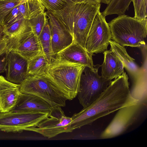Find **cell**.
<instances>
[{"instance_id": "e575fe53", "label": "cell", "mask_w": 147, "mask_h": 147, "mask_svg": "<svg viewBox=\"0 0 147 147\" xmlns=\"http://www.w3.org/2000/svg\"><path fill=\"white\" fill-rule=\"evenodd\" d=\"M24 0H0V1H21Z\"/></svg>"}, {"instance_id": "e0dca14e", "label": "cell", "mask_w": 147, "mask_h": 147, "mask_svg": "<svg viewBox=\"0 0 147 147\" xmlns=\"http://www.w3.org/2000/svg\"><path fill=\"white\" fill-rule=\"evenodd\" d=\"M103 53L104 59L101 65V76L102 77L111 80L124 72L123 63L112 51L107 50Z\"/></svg>"}, {"instance_id": "8992f818", "label": "cell", "mask_w": 147, "mask_h": 147, "mask_svg": "<svg viewBox=\"0 0 147 147\" xmlns=\"http://www.w3.org/2000/svg\"><path fill=\"white\" fill-rule=\"evenodd\" d=\"M20 90L22 93L40 97L52 107H65L68 100L48 74L28 75L20 84Z\"/></svg>"}, {"instance_id": "f546056e", "label": "cell", "mask_w": 147, "mask_h": 147, "mask_svg": "<svg viewBox=\"0 0 147 147\" xmlns=\"http://www.w3.org/2000/svg\"><path fill=\"white\" fill-rule=\"evenodd\" d=\"M8 38L7 36L0 42V55L6 53Z\"/></svg>"}, {"instance_id": "1f68e13d", "label": "cell", "mask_w": 147, "mask_h": 147, "mask_svg": "<svg viewBox=\"0 0 147 147\" xmlns=\"http://www.w3.org/2000/svg\"><path fill=\"white\" fill-rule=\"evenodd\" d=\"M4 30L3 25L0 22V42L7 36L4 33Z\"/></svg>"}, {"instance_id": "44dd1931", "label": "cell", "mask_w": 147, "mask_h": 147, "mask_svg": "<svg viewBox=\"0 0 147 147\" xmlns=\"http://www.w3.org/2000/svg\"><path fill=\"white\" fill-rule=\"evenodd\" d=\"M38 37L43 52L50 63L53 55L52 48L50 28L47 17L43 28Z\"/></svg>"}, {"instance_id": "9a60e30c", "label": "cell", "mask_w": 147, "mask_h": 147, "mask_svg": "<svg viewBox=\"0 0 147 147\" xmlns=\"http://www.w3.org/2000/svg\"><path fill=\"white\" fill-rule=\"evenodd\" d=\"M20 84L7 80L0 76V112H9L16 105L21 92Z\"/></svg>"}, {"instance_id": "4316f807", "label": "cell", "mask_w": 147, "mask_h": 147, "mask_svg": "<svg viewBox=\"0 0 147 147\" xmlns=\"http://www.w3.org/2000/svg\"><path fill=\"white\" fill-rule=\"evenodd\" d=\"M23 1H0V22L3 25L4 19L5 16L13 8L19 5Z\"/></svg>"}, {"instance_id": "603a6c76", "label": "cell", "mask_w": 147, "mask_h": 147, "mask_svg": "<svg viewBox=\"0 0 147 147\" xmlns=\"http://www.w3.org/2000/svg\"><path fill=\"white\" fill-rule=\"evenodd\" d=\"M47 18L46 11H45L28 20L32 32L38 37L43 28Z\"/></svg>"}, {"instance_id": "52a82bcc", "label": "cell", "mask_w": 147, "mask_h": 147, "mask_svg": "<svg viewBox=\"0 0 147 147\" xmlns=\"http://www.w3.org/2000/svg\"><path fill=\"white\" fill-rule=\"evenodd\" d=\"M99 67L92 69L85 66L82 72L77 95L83 108L88 107L98 98L112 81L98 75Z\"/></svg>"}, {"instance_id": "7c38bea8", "label": "cell", "mask_w": 147, "mask_h": 147, "mask_svg": "<svg viewBox=\"0 0 147 147\" xmlns=\"http://www.w3.org/2000/svg\"><path fill=\"white\" fill-rule=\"evenodd\" d=\"M46 11L50 26L52 50L54 55L71 44L74 39L51 12Z\"/></svg>"}, {"instance_id": "83f0119b", "label": "cell", "mask_w": 147, "mask_h": 147, "mask_svg": "<svg viewBox=\"0 0 147 147\" xmlns=\"http://www.w3.org/2000/svg\"><path fill=\"white\" fill-rule=\"evenodd\" d=\"M46 9L50 12L64 8L67 5L63 0H40Z\"/></svg>"}, {"instance_id": "4dcf8cb0", "label": "cell", "mask_w": 147, "mask_h": 147, "mask_svg": "<svg viewBox=\"0 0 147 147\" xmlns=\"http://www.w3.org/2000/svg\"><path fill=\"white\" fill-rule=\"evenodd\" d=\"M67 4H71L76 3L90 2L88 0H63Z\"/></svg>"}, {"instance_id": "7a4b0ae2", "label": "cell", "mask_w": 147, "mask_h": 147, "mask_svg": "<svg viewBox=\"0 0 147 147\" xmlns=\"http://www.w3.org/2000/svg\"><path fill=\"white\" fill-rule=\"evenodd\" d=\"M100 5V3L90 2L67 4L61 10L51 12L74 40L85 48L88 34Z\"/></svg>"}, {"instance_id": "ffe728a7", "label": "cell", "mask_w": 147, "mask_h": 147, "mask_svg": "<svg viewBox=\"0 0 147 147\" xmlns=\"http://www.w3.org/2000/svg\"><path fill=\"white\" fill-rule=\"evenodd\" d=\"M49 62L43 52L28 61V75L42 76L48 74Z\"/></svg>"}, {"instance_id": "6da1fadb", "label": "cell", "mask_w": 147, "mask_h": 147, "mask_svg": "<svg viewBox=\"0 0 147 147\" xmlns=\"http://www.w3.org/2000/svg\"><path fill=\"white\" fill-rule=\"evenodd\" d=\"M128 77L125 72L113 81L99 97L88 107L71 117L74 130L90 125L97 119L126 106L137 103L131 96Z\"/></svg>"}, {"instance_id": "484cf974", "label": "cell", "mask_w": 147, "mask_h": 147, "mask_svg": "<svg viewBox=\"0 0 147 147\" xmlns=\"http://www.w3.org/2000/svg\"><path fill=\"white\" fill-rule=\"evenodd\" d=\"M22 19H24L20 12L17 5L13 8L5 17L3 25L4 28H5L16 21Z\"/></svg>"}, {"instance_id": "cb8c5ba5", "label": "cell", "mask_w": 147, "mask_h": 147, "mask_svg": "<svg viewBox=\"0 0 147 147\" xmlns=\"http://www.w3.org/2000/svg\"><path fill=\"white\" fill-rule=\"evenodd\" d=\"M29 26L28 20L22 19L16 21L9 27L4 28V32L7 37H12Z\"/></svg>"}, {"instance_id": "277c9868", "label": "cell", "mask_w": 147, "mask_h": 147, "mask_svg": "<svg viewBox=\"0 0 147 147\" xmlns=\"http://www.w3.org/2000/svg\"><path fill=\"white\" fill-rule=\"evenodd\" d=\"M85 66L67 61L55 54L49 63L48 75L67 99L71 100L77 96L81 75Z\"/></svg>"}, {"instance_id": "9c48e42d", "label": "cell", "mask_w": 147, "mask_h": 147, "mask_svg": "<svg viewBox=\"0 0 147 147\" xmlns=\"http://www.w3.org/2000/svg\"><path fill=\"white\" fill-rule=\"evenodd\" d=\"M61 107H53L48 116L36 125L25 130L39 133L48 138H53L63 133L73 131L71 128V117L66 116Z\"/></svg>"}, {"instance_id": "d4e9b609", "label": "cell", "mask_w": 147, "mask_h": 147, "mask_svg": "<svg viewBox=\"0 0 147 147\" xmlns=\"http://www.w3.org/2000/svg\"><path fill=\"white\" fill-rule=\"evenodd\" d=\"M134 10V18L139 20L146 18L147 0H132Z\"/></svg>"}, {"instance_id": "3957f363", "label": "cell", "mask_w": 147, "mask_h": 147, "mask_svg": "<svg viewBox=\"0 0 147 147\" xmlns=\"http://www.w3.org/2000/svg\"><path fill=\"white\" fill-rule=\"evenodd\" d=\"M111 39L121 46L139 47L145 45L147 20H139L124 14L108 23Z\"/></svg>"}, {"instance_id": "2e32d148", "label": "cell", "mask_w": 147, "mask_h": 147, "mask_svg": "<svg viewBox=\"0 0 147 147\" xmlns=\"http://www.w3.org/2000/svg\"><path fill=\"white\" fill-rule=\"evenodd\" d=\"M53 107L40 97L28 94H20L12 111L49 113Z\"/></svg>"}, {"instance_id": "836d02e7", "label": "cell", "mask_w": 147, "mask_h": 147, "mask_svg": "<svg viewBox=\"0 0 147 147\" xmlns=\"http://www.w3.org/2000/svg\"><path fill=\"white\" fill-rule=\"evenodd\" d=\"M91 2L94 3H101V0H88Z\"/></svg>"}, {"instance_id": "7402d4cb", "label": "cell", "mask_w": 147, "mask_h": 147, "mask_svg": "<svg viewBox=\"0 0 147 147\" xmlns=\"http://www.w3.org/2000/svg\"><path fill=\"white\" fill-rule=\"evenodd\" d=\"M132 0H111L105 10L102 12L105 17L112 14L118 16L124 14Z\"/></svg>"}, {"instance_id": "5bb4252c", "label": "cell", "mask_w": 147, "mask_h": 147, "mask_svg": "<svg viewBox=\"0 0 147 147\" xmlns=\"http://www.w3.org/2000/svg\"><path fill=\"white\" fill-rule=\"evenodd\" d=\"M56 54L67 61L80 64L92 69L94 68L92 54L75 40L69 45Z\"/></svg>"}, {"instance_id": "ac0fdd59", "label": "cell", "mask_w": 147, "mask_h": 147, "mask_svg": "<svg viewBox=\"0 0 147 147\" xmlns=\"http://www.w3.org/2000/svg\"><path fill=\"white\" fill-rule=\"evenodd\" d=\"M146 61L140 68L138 75L133 78L130 92L132 97L138 103L147 104Z\"/></svg>"}, {"instance_id": "8fae6325", "label": "cell", "mask_w": 147, "mask_h": 147, "mask_svg": "<svg viewBox=\"0 0 147 147\" xmlns=\"http://www.w3.org/2000/svg\"><path fill=\"white\" fill-rule=\"evenodd\" d=\"M100 11L96 16L88 34L85 48L90 53L97 54L107 50L111 39L109 26Z\"/></svg>"}, {"instance_id": "f1b7e54d", "label": "cell", "mask_w": 147, "mask_h": 147, "mask_svg": "<svg viewBox=\"0 0 147 147\" xmlns=\"http://www.w3.org/2000/svg\"><path fill=\"white\" fill-rule=\"evenodd\" d=\"M7 63L6 53L0 55V74L7 71Z\"/></svg>"}, {"instance_id": "4fadbf2b", "label": "cell", "mask_w": 147, "mask_h": 147, "mask_svg": "<svg viewBox=\"0 0 147 147\" xmlns=\"http://www.w3.org/2000/svg\"><path fill=\"white\" fill-rule=\"evenodd\" d=\"M7 69L5 78L12 82L21 84L28 76V61L12 51L6 53Z\"/></svg>"}, {"instance_id": "30bf717a", "label": "cell", "mask_w": 147, "mask_h": 147, "mask_svg": "<svg viewBox=\"0 0 147 147\" xmlns=\"http://www.w3.org/2000/svg\"><path fill=\"white\" fill-rule=\"evenodd\" d=\"M7 38L6 52H14L27 61L43 52L38 37L30 26L16 36Z\"/></svg>"}, {"instance_id": "ba28073f", "label": "cell", "mask_w": 147, "mask_h": 147, "mask_svg": "<svg viewBox=\"0 0 147 147\" xmlns=\"http://www.w3.org/2000/svg\"><path fill=\"white\" fill-rule=\"evenodd\" d=\"M49 113L12 111L0 112V130L21 133L35 126L48 115Z\"/></svg>"}, {"instance_id": "d6986e66", "label": "cell", "mask_w": 147, "mask_h": 147, "mask_svg": "<svg viewBox=\"0 0 147 147\" xmlns=\"http://www.w3.org/2000/svg\"><path fill=\"white\" fill-rule=\"evenodd\" d=\"M110 50L112 51L123 63L124 67L133 78L138 74L140 68L134 62L135 60L127 53L125 48L111 40L109 41Z\"/></svg>"}, {"instance_id": "5b68a950", "label": "cell", "mask_w": 147, "mask_h": 147, "mask_svg": "<svg viewBox=\"0 0 147 147\" xmlns=\"http://www.w3.org/2000/svg\"><path fill=\"white\" fill-rule=\"evenodd\" d=\"M147 117V104L138 102L123 107L101 134V139L114 138L136 129Z\"/></svg>"}, {"instance_id": "d6a6232c", "label": "cell", "mask_w": 147, "mask_h": 147, "mask_svg": "<svg viewBox=\"0 0 147 147\" xmlns=\"http://www.w3.org/2000/svg\"><path fill=\"white\" fill-rule=\"evenodd\" d=\"M111 0H101V3L102 2L103 3L108 4Z\"/></svg>"}]
</instances>
